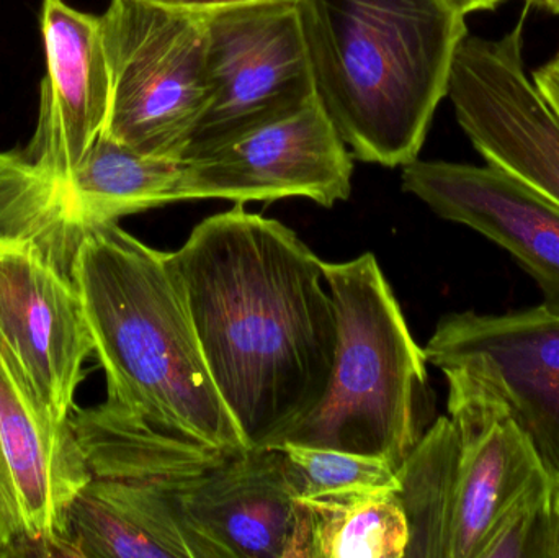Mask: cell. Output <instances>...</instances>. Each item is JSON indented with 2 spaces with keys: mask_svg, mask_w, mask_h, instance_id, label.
I'll list each match as a JSON object with an SVG mask.
<instances>
[{
  "mask_svg": "<svg viewBox=\"0 0 559 558\" xmlns=\"http://www.w3.org/2000/svg\"><path fill=\"white\" fill-rule=\"evenodd\" d=\"M534 84L559 117V52L534 72Z\"/></svg>",
  "mask_w": 559,
  "mask_h": 558,
  "instance_id": "23",
  "label": "cell"
},
{
  "mask_svg": "<svg viewBox=\"0 0 559 558\" xmlns=\"http://www.w3.org/2000/svg\"><path fill=\"white\" fill-rule=\"evenodd\" d=\"M555 558H559V508L555 511Z\"/></svg>",
  "mask_w": 559,
  "mask_h": 558,
  "instance_id": "27",
  "label": "cell"
},
{
  "mask_svg": "<svg viewBox=\"0 0 559 558\" xmlns=\"http://www.w3.org/2000/svg\"><path fill=\"white\" fill-rule=\"evenodd\" d=\"M91 354L71 275L32 242L0 236V357L13 377L39 405L69 419Z\"/></svg>",
  "mask_w": 559,
  "mask_h": 558,
  "instance_id": "12",
  "label": "cell"
},
{
  "mask_svg": "<svg viewBox=\"0 0 559 558\" xmlns=\"http://www.w3.org/2000/svg\"><path fill=\"white\" fill-rule=\"evenodd\" d=\"M182 161V202L219 199L245 205L305 197L331 209L350 197L354 164L319 95L293 114Z\"/></svg>",
  "mask_w": 559,
  "mask_h": 558,
  "instance_id": "9",
  "label": "cell"
},
{
  "mask_svg": "<svg viewBox=\"0 0 559 558\" xmlns=\"http://www.w3.org/2000/svg\"><path fill=\"white\" fill-rule=\"evenodd\" d=\"M442 373L449 418L460 438L450 558H479L495 524L547 475L495 390L460 370Z\"/></svg>",
  "mask_w": 559,
  "mask_h": 558,
  "instance_id": "14",
  "label": "cell"
},
{
  "mask_svg": "<svg viewBox=\"0 0 559 558\" xmlns=\"http://www.w3.org/2000/svg\"><path fill=\"white\" fill-rule=\"evenodd\" d=\"M278 449L302 501L400 487L396 468L383 459L295 442H283Z\"/></svg>",
  "mask_w": 559,
  "mask_h": 558,
  "instance_id": "21",
  "label": "cell"
},
{
  "mask_svg": "<svg viewBox=\"0 0 559 558\" xmlns=\"http://www.w3.org/2000/svg\"><path fill=\"white\" fill-rule=\"evenodd\" d=\"M200 349L249 449H274L324 399L337 317L322 261L236 205L169 252Z\"/></svg>",
  "mask_w": 559,
  "mask_h": 558,
  "instance_id": "1",
  "label": "cell"
},
{
  "mask_svg": "<svg viewBox=\"0 0 559 558\" xmlns=\"http://www.w3.org/2000/svg\"><path fill=\"white\" fill-rule=\"evenodd\" d=\"M305 503L311 513L309 558H406L409 526L396 490Z\"/></svg>",
  "mask_w": 559,
  "mask_h": 558,
  "instance_id": "20",
  "label": "cell"
},
{
  "mask_svg": "<svg viewBox=\"0 0 559 558\" xmlns=\"http://www.w3.org/2000/svg\"><path fill=\"white\" fill-rule=\"evenodd\" d=\"M100 19L110 74L105 133L146 156L183 159L209 104L203 10L111 0Z\"/></svg>",
  "mask_w": 559,
  "mask_h": 558,
  "instance_id": "6",
  "label": "cell"
},
{
  "mask_svg": "<svg viewBox=\"0 0 559 558\" xmlns=\"http://www.w3.org/2000/svg\"><path fill=\"white\" fill-rule=\"evenodd\" d=\"M479 558H555V511L547 477L495 524Z\"/></svg>",
  "mask_w": 559,
  "mask_h": 558,
  "instance_id": "22",
  "label": "cell"
},
{
  "mask_svg": "<svg viewBox=\"0 0 559 558\" xmlns=\"http://www.w3.org/2000/svg\"><path fill=\"white\" fill-rule=\"evenodd\" d=\"M92 477L71 418L39 405L0 357V557L66 558L69 508Z\"/></svg>",
  "mask_w": 559,
  "mask_h": 558,
  "instance_id": "10",
  "label": "cell"
},
{
  "mask_svg": "<svg viewBox=\"0 0 559 558\" xmlns=\"http://www.w3.org/2000/svg\"><path fill=\"white\" fill-rule=\"evenodd\" d=\"M437 369L460 370L495 390L550 482L559 508V317L544 305L449 313L424 347Z\"/></svg>",
  "mask_w": 559,
  "mask_h": 558,
  "instance_id": "8",
  "label": "cell"
},
{
  "mask_svg": "<svg viewBox=\"0 0 559 558\" xmlns=\"http://www.w3.org/2000/svg\"><path fill=\"white\" fill-rule=\"evenodd\" d=\"M209 104L183 159L318 97L295 0L203 10Z\"/></svg>",
  "mask_w": 559,
  "mask_h": 558,
  "instance_id": "7",
  "label": "cell"
},
{
  "mask_svg": "<svg viewBox=\"0 0 559 558\" xmlns=\"http://www.w3.org/2000/svg\"><path fill=\"white\" fill-rule=\"evenodd\" d=\"M150 2L182 7V9L206 10L210 7L219 5V3L233 2V0H150Z\"/></svg>",
  "mask_w": 559,
  "mask_h": 558,
  "instance_id": "25",
  "label": "cell"
},
{
  "mask_svg": "<svg viewBox=\"0 0 559 558\" xmlns=\"http://www.w3.org/2000/svg\"><path fill=\"white\" fill-rule=\"evenodd\" d=\"M316 91L365 163L419 156L465 16L443 0H295Z\"/></svg>",
  "mask_w": 559,
  "mask_h": 558,
  "instance_id": "3",
  "label": "cell"
},
{
  "mask_svg": "<svg viewBox=\"0 0 559 558\" xmlns=\"http://www.w3.org/2000/svg\"><path fill=\"white\" fill-rule=\"evenodd\" d=\"M450 9L455 10L459 15L466 16L476 10L495 9L498 3L504 0H443Z\"/></svg>",
  "mask_w": 559,
  "mask_h": 558,
  "instance_id": "24",
  "label": "cell"
},
{
  "mask_svg": "<svg viewBox=\"0 0 559 558\" xmlns=\"http://www.w3.org/2000/svg\"><path fill=\"white\" fill-rule=\"evenodd\" d=\"M51 177L69 216L88 231L123 216L182 202V159L146 156L105 131L74 169Z\"/></svg>",
  "mask_w": 559,
  "mask_h": 558,
  "instance_id": "17",
  "label": "cell"
},
{
  "mask_svg": "<svg viewBox=\"0 0 559 558\" xmlns=\"http://www.w3.org/2000/svg\"><path fill=\"white\" fill-rule=\"evenodd\" d=\"M66 558H193L167 501L150 485L97 477L68 514Z\"/></svg>",
  "mask_w": 559,
  "mask_h": 558,
  "instance_id": "16",
  "label": "cell"
},
{
  "mask_svg": "<svg viewBox=\"0 0 559 558\" xmlns=\"http://www.w3.org/2000/svg\"><path fill=\"white\" fill-rule=\"evenodd\" d=\"M322 271L337 317L334 369L318 408L280 444L370 455L397 471L426 432V351L374 254L322 261Z\"/></svg>",
  "mask_w": 559,
  "mask_h": 558,
  "instance_id": "5",
  "label": "cell"
},
{
  "mask_svg": "<svg viewBox=\"0 0 559 558\" xmlns=\"http://www.w3.org/2000/svg\"><path fill=\"white\" fill-rule=\"evenodd\" d=\"M72 281L108 403L187 441L249 449L210 376L169 252L104 223L82 242Z\"/></svg>",
  "mask_w": 559,
  "mask_h": 558,
  "instance_id": "2",
  "label": "cell"
},
{
  "mask_svg": "<svg viewBox=\"0 0 559 558\" xmlns=\"http://www.w3.org/2000/svg\"><path fill=\"white\" fill-rule=\"evenodd\" d=\"M88 233L66 212L52 177L19 147L0 153V236L35 245L71 275Z\"/></svg>",
  "mask_w": 559,
  "mask_h": 558,
  "instance_id": "19",
  "label": "cell"
},
{
  "mask_svg": "<svg viewBox=\"0 0 559 558\" xmlns=\"http://www.w3.org/2000/svg\"><path fill=\"white\" fill-rule=\"evenodd\" d=\"M528 5L538 7L550 13H559V0H525Z\"/></svg>",
  "mask_w": 559,
  "mask_h": 558,
  "instance_id": "26",
  "label": "cell"
},
{
  "mask_svg": "<svg viewBox=\"0 0 559 558\" xmlns=\"http://www.w3.org/2000/svg\"><path fill=\"white\" fill-rule=\"evenodd\" d=\"M524 16L499 39L466 33L447 95L486 163L524 180L559 206V117L525 72Z\"/></svg>",
  "mask_w": 559,
  "mask_h": 558,
  "instance_id": "11",
  "label": "cell"
},
{
  "mask_svg": "<svg viewBox=\"0 0 559 558\" xmlns=\"http://www.w3.org/2000/svg\"><path fill=\"white\" fill-rule=\"evenodd\" d=\"M403 189L440 218L468 226L509 252L559 317V206L519 177L491 166L414 159Z\"/></svg>",
  "mask_w": 559,
  "mask_h": 558,
  "instance_id": "13",
  "label": "cell"
},
{
  "mask_svg": "<svg viewBox=\"0 0 559 558\" xmlns=\"http://www.w3.org/2000/svg\"><path fill=\"white\" fill-rule=\"evenodd\" d=\"M459 472V431L440 416L396 471L409 526L406 558H450Z\"/></svg>",
  "mask_w": 559,
  "mask_h": 558,
  "instance_id": "18",
  "label": "cell"
},
{
  "mask_svg": "<svg viewBox=\"0 0 559 558\" xmlns=\"http://www.w3.org/2000/svg\"><path fill=\"white\" fill-rule=\"evenodd\" d=\"M46 75L39 87L35 133L20 153L51 174L74 169L105 131L110 74L102 19L43 0Z\"/></svg>",
  "mask_w": 559,
  "mask_h": 558,
  "instance_id": "15",
  "label": "cell"
},
{
  "mask_svg": "<svg viewBox=\"0 0 559 558\" xmlns=\"http://www.w3.org/2000/svg\"><path fill=\"white\" fill-rule=\"evenodd\" d=\"M71 423L92 474L154 488L193 558H309L311 513L278 448H210L108 402L75 408Z\"/></svg>",
  "mask_w": 559,
  "mask_h": 558,
  "instance_id": "4",
  "label": "cell"
}]
</instances>
